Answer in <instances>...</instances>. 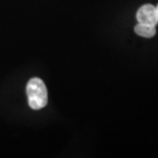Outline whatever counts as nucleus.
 Listing matches in <instances>:
<instances>
[{"label":"nucleus","instance_id":"nucleus-1","mask_svg":"<svg viewBox=\"0 0 158 158\" xmlns=\"http://www.w3.org/2000/svg\"><path fill=\"white\" fill-rule=\"evenodd\" d=\"M27 94L29 106L34 110L45 107L48 103V90L44 82L40 78L30 79L27 85Z\"/></svg>","mask_w":158,"mask_h":158},{"label":"nucleus","instance_id":"nucleus-4","mask_svg":"<svg viewBox=\"0 0 158 158\" xmlns=\"http://www.w3.org/2000/svg\"><path fill=\"white\" fill-rule=\"evenodd\" d=\"M156 10H157V12H158V6H156Z\"/></svg>","mask_w":158,"mask_h":158},{"label":"nucleus","instance_id":"nucleus-3","mask_svg":"<svg viewBox=\"0 0 158 158\" xmlns=\"http://www.w3.org/2000/svg\"><path fill=\"white\" fill-rule=\"evenodd\" d=\"M135 32L141 37L152 38L156 35V27H154V26L138 23L135 27Z\"/></svg>","mask_w":158,"mask_h":158},{"label":"nucleus","instance_id":"nucleus-2","mask_svg":"<svg viewBox=\"0 0 158 158\" xmlns=\"http://www.w3.org/2000/svg\"><path fill=\"white\" fill-rule=\"evenodd\" d=\"M138 22L156 27L158 24V12L156 7L153 5H144L139 8L136 13Z\"/></svg>","mask_w":158,"mask_h":158}]
</instances>
